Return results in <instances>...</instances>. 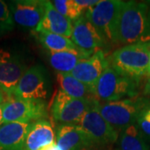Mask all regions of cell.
<instances>
[{
  "label": "cell",
  "mask_w": 150,
  "mask_h": 150,
  "mask_svg": "<svg viewBox=\"0 0 150 150\" xmlns=\"http://www.w3.org/2000/svg\"><path fill=\"white\" fill-rule=\"evenodd\" d=\"M118 43L150 42V6L135 1L123 2L118 20Z\"/></svg>",
  "instance_id": "obj_1"
},
{
  "label": "cell",
  "mask_w": 150,
  "mask_h": 150,
  "mask_svg": "<svg viewBox=\"0 0 150 150\" xmlns=\"http://www.w3.org/2000/svg\"><path fill=\"white\" fill-rule=\"evenodd\" d=\"M150 42L124 45L108 58L109 66L120 74L139 79L147 74L149 61Z\"/></svg>",
  "instance_id": "obj_2"
},
{
  "label": "cell",
  "mask_w": 150,
  "mask_h": 150,
  "mask_svg": "<svg viewBox=\"0 0 150 150\" xmlns=\"http://www.w3.org/2000/svg\"><path fill=\"white\" fill-rule=\"evenodd\" d=\"M139 79L123 75L112 67H108L92 88L95 98L105 102L117 101L139 94Z\"/></svg>",
  "instance_id": "obj_3"
},
{
  "label": "cell",
  "mask_w": 150,
  "mask_h": 150,
  "mask_svg": "<svg viewBox=\"0 0 150 150\" xmlns=\"http://www.w3.org/2000/svg\"><path fill=\"white\" fill-rule=\"evenodd\" d=\"M149 105H150L149 98L135 96L117 101L98 103V111L113 129L120 131L136 123L140 112Z\"/></svg>",
  "instance_id": "obj_4"
},
{
  "label": "cell",
  "mask_w": 150,
  "mask_h": 150,
  "mask_svg": "<svg viewBox=\"0 0 150 150\" xmlns=\"http://www.w3.org/2000/svg\"><path fill=\"white\" fill-rule=\"evenodd\" d=\"M123 5V1L99 0L84 13L86 18L96 28L107 43H118V20Z\"/></svg>",
  "instance_id": "obj_5"
},
{
  "label": "cell",
  "mask_w": 150,
  "mask_h": 150,
  "mask_svg": "<svg viewBox=\"0 0 150 150\" xmlns=\"http://www.w3.org/2000/svg\"><path fill=\"white\" fill-rule=\"evenodd\" d=\"M49 94L50 82L48 75L43 66L38 64L28 69L22 76L13 97L26 100L45 102Z\"/></svg>",
  "instance_id": "obj_6"
},
{
  "label": "cell",
  "mask_w": 150,
  "mask_h": 150,
  "mask_svg": "<svg viewBox=\"0 0 150 150\" xmlns=\"http://www.w3.org/2000/svg\"><path fill=\"white\" fill-rule=\"evenodd\" d=\"M98 103L94 99L91 107L76 125L85 133L93 146H104L115 143L118 132L103 118L98 111Z\"/></svg>",
  "instance_id": "obj_7"
},
{
  "label": "cell",
  "mask_w": 150,
  "mask_h": 150,
  "mask_svg": "<svg viewBox=\"0 0 150 150\" xmlns=\"http://www.w3.org/2000/svg\"><path fill=\"white\" fill-rule=\"evenodd\" d=\"M48 117L45 102L26 100L18 98H7L3 103V122L32 123Z\"/></svg>",
  "instance_id": "obj_8"
},
{
  "label": "cell",
  "mask_w": 150,
  "mask_h": 150,
  "mask_svg": "<svg viewBox=\"0 0 150 150\" xmlns=\"http://www.w3.org/2000/svg\"><path fill=\"white\" fill-rule=\"evenodd\" d=\"M96 98H75L59 90L52 105L54 119L60 124H77Z\"/></svg>",
  "instance_id": "obj_9"
},
{
  "label": "cell",
  "mask_w": 150,
  "mask_h": 150,
  "mask_svg": "<svg viewBox=\"0 0 150 150\" xmlns=\"http://www.w3.org/2000/svg\"><path fill=\"white\" fill-rule=\"evenodd\" d=\"M27 66L19 55L0 49V89L8 98H12Z\"/></svg>",
  "instance_id": "obj_10"
},
{
  "label": "cell",
  "mask_w": 150,
  "mask_h": 150,
  "mask_svg": "<svg viewBox=\"0 0 150 150\" xmlns=\"http://www.w3.org/2000/svg\"><path fill=\"white\" fill-rule=\"evenodd\" d=\"M8 7L14 23L34 30L42 21L45 13L44 0L11 1Z\"/></svg>",
  "instance_id": "obj_11"
},
{
  "label": "cell",
  "mask_w": 150,
  "mask_h": 150,
  "mask_svg": "<svg viewBox=\"0 0 150 150\" xmlns=\"http://www.w3.org/2000/svg\"><path fill=\"white\" fill-rule=\"evenodd\" d=\"M71 40L77 48L89 53H95L107 45V41L85 16L74 23Z\"/></svg>",
  "instance_id": "obj_12"
},
{
  "label": "cell",
  "mask_w": 150,
  "mask_h": 150,
  "mask_svg": "<svg viewBox=\"0 0 150 150\" xmlns=\"http://www.w3.org/2000/svg\"><path fill=\"white\" fill-rule=\"evenodd\" d=\"M108 67V59L104 52L99 49L91 57L79 62L70 74L78 80L93 88Z\"/></svg>",
  "instance_id": "obj_13"
},
{
  "label": "cell",
  "mask_w": 150,
  "mask_h": 150,
  "mask_svg": "<svg viewBox=\"0 0 150 150\" xmlns=\"http://www.w3.org/2000/svg\"><path fill=\"white\" fill-rule=\"evenodd\" d=\"M55 134L56 144L61 150H83L93 147L89 138L76 124H59Z\"/></svg>",
  "instance_id": "obj_14"
},
{
  "label": "cell",
  "mask_w": 150,
  "mask_h": 150,
  "mask_svg": "<svg viewBox=\"0 0 150 150\" xmlns=\"http://www.w3.org/2000/svg\"><path fill=\"white\" fill-rule=\"evenodd\" d=\"M44 16L34 31H47L69 38H71L74 26L73 22L59 13L51 1H44Z\"/></svg>",
  "instance_id": "obj_15"
},
{
  "label": "cell",
  "mask_w": 150,
  "mask_h": 150,
  "mask_svg": "<svg viewBox=\"0 0 150 150\" xmlns=\"http://www.w3.org/2000/svg\"><path fill=\"white\" fill-rule=\"evenodd\" d=\"M31 123H8L0 127V150H25V140Z\"/></svg>",
  "instance_id": "obj_16"
},
{
  "label": "cell",
  "mask_w": 150,
  "mask_h": 150,
  "mask_svg": "<svg viewBox=\"0 0 150 150\" xmlns=\"http://www.w3.org/2000/svg\"><path fill=\"white\" fill-rule=\"evenodd\" d=\"M56 143V134L49 121L38 120L30 124L25 140V150H39Z\"/></svg>",
  "instance_id": "obj_17"
},
{
  "label": "cell",
  "mask_w": 150,
  "mask_h": 150,
  "mask_svg": "<svg viewBox=\"0 0 150 150\" xmlns=\"http://www.w3.org/2000/svg\"><path fill=\"white\" fill-rule=\"evenodd\" d=\"M93 54L77 48L68 51L49 53L48 61L52 68L58 73L70 74L79 62L91 57Z\"/></svg>",
  "instance_id": "obj_18"
},
{
  "label": "cell",
  "mask_w": 150,
  "mask_h": 150,
  "mask_svg": "<svg viewBox=\"0 0 150 150\" xmlns=\"http://www.w3.org/2000/svg\"><path fill=\"white\" fill-rule=\"evenodd\" d=\"M117 150H150L146 138L136 123L121 129L118 133Z\"/></svg>",
  "instance_id": "obj_19"
},
{
  "label": "cell",
  "mask_w": 150,
  "mask_h": 150,
  "mask_svg": "<svg viewBox=\"0 0 150 150\" xmlns=\"http://www.w3.org/2000/svg\"><path fill=\"white\" fill-rule=\"evenodd\" d=\"M57 81L60 90L75 98H95L92 87L78 80L71 74L57 73Z\"/></svg>",
  "instance_id": "obj_20"
},
{
  "label": "cell",
  "mask_w": 150,
  "mask_h": 150,
  "mask_svg": "<svg viewBox=\"0 0 150 150\" xmlns=\"http://www.w3.org/2000/svg\"><path fill=\"white\" fill-rule=\"evenodd\" d=\"M34 34L43 48L49 53L75 49L77 47L69 38L47 31H34Z\"/></svg>",
  "instance_id": "obj_21"
},
{
  "label": "cell",
  "mask_w": 150,
  "mask_h": 150,
  "mask_svg": "<svg viewBox=\"0 0 150 150\" xmlns=\"http://www.w3.org/2000/svg\"><path fill=\"white\" fill-rule=\"evenodd\" d=\"M52 4L59 13L74 23L80 18L86 12L77 3V0H54Z\"/></svg>",
  "instance_id": "obj_22"
},
{
  "label": "cell",
  "mask_w": 150,
  "mask_h": 150,
  "mask_svg": "<svg viewBox=\"0 0 150 150\" xmlns=\"http://www.w3.org/2000/svg\"><path fill=\"white\" fill-rule=\"evenodd\" d=\"M136 124L145 138L150 139V105L144 108L140 112L136 120Z\"/></svg>",
  "instance_id": "obj_23"
},
{
  "label": "cell",
  "mask_w": 150,
  "mask_h": 150,
  "mask_svg": "<svg viewBox=\"0 0 150 150\" xmlns=\"http://www.w3.org/2000/svg\"><path fill=\"white\" fill-rule=\"evenodd\" d=\"M0 23L14 25V22L11 14L8 4H7L4 1L2 0H0Z\"/></svg>",
  "instance_id": "obj_24"
},
{
  "label": "cell",
  "mask_w": 150,
  "mask_h": 150,
  "mask_svg": "<svg viewBox=\"0 0 150 150\" xmlns=\"http://www.w3.org/2000/svg\"><path fill=\"white\" fill-rule=\"evenodd\" d=\"M13 27H14V25H9L7 23H0V38L7 33L10 32L11 30H13Z\"/></svg>",
  "instance_id": "obj_25"
},
{
  "label": "cell",
  "mask_w": 150,
  "mask_h": 150,
  "mask_svg": "<svg viewBox=\"0 0 150 150\" xmlns=\"http://www.w3.org/2000/svg\"><path fill=\"white\" fill-rule=\"evenodd\" d=\"M39 150H61V149L57 145L56 143H54V144H51L41 148Z\"/></svg>",
  "instance_id": "obj_26"
},
{
  "label": "cell",
  "mask_w": 150,
  "mask_h": 150,
  "mask_svg": "<svg viewBox=\"0 0 150 150\" xmlns=\"http://www.w3.org/2000/svg\"><path fill=\"white\" fill-rule=\"evenodd\" d=\"M144 93L145 94H150V78L147 80L146 84L144 86Z\"/></svg>",
  "instance_id": "obj_27"
},
{
  "label": "cell",
  "mask_w": 150,
  "mask_h": 150,
  "mask_svg": "<svg viewBox=\"0 0 150 150\" xmlns=\"http://www.w3.org/2000/svg\"><path fill=\"white\" fill-rule=\"evenodd\" d=\"M3 103H0V127L4 124V122H3Z\"/></svg>",
  "instance_id": "obj_28"
},
{
  "label": "cell",
  "mask_w": 150,
  "mask_h": 150,
  "mask_svg": "<svg viewBox=\"0 0 150 150\" xmlns=\"http://www.w3.org/2000/svg\"><path fill=\"white\" fill-rule=\"evenodd\" d=\"M4 101H5L4 100V94L3 93V92L0 89V103H3Z\"/></svg>",
  "instance_id": "obj_29"
},
{
  "label": "cell",
  "mask_w": 150,
  "mask_h": 150,
  "mask_svg": "<svg viewBox=\"0 0 150 150\" xmlns=\"http://www.w3.org/2000/svg\"><path fill=\"white\" fill-rule=\"evenodd\" d=\"M147 74L150 75V55H149V65H148V69H147Z\"/></svg>",
  "instance_id": "obj_30"
}]
</instances>
